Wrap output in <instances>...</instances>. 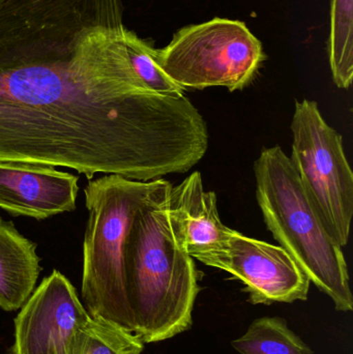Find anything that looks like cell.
Masks as SVG:
<instances>
[{
    "label": "cell",
    "instance_id": "6da1fadb",
    "mask_svg": "<svg viewBox=\"0 0 353 354\" xmlns=\"http://www.w3.org/2000/svg\"><path fill=\"white\" fill-rule=\"evenodd\" d=\"M122 15V0H0V161L151 181L202 160L207 122L141 82Z\"/></svg>",
    "mask_w": 353,
    "mask_h": 354
},
{
    "label": "cell",
    "instance_id": "7a4b0ae2",
    "mask_svg": "<svg viewBox=\"0 0 353 354\" xmlns=\"http://www.w3.org/2000/svg\"><path fill=\"white\" fill-rule=\"evenodd\" d=\"M168 183L135 214L124 249L126 297L134 334L143 343L173 338L192 328L202 274L176 243L168 220Z\"/></svg>",
    "mask_w": 353,
    "mask_h": 354
},
{
    "label": "cell",
    "instance_id": "3957f363",
    "mask_svg": "<svg viewBox=\"0 0 353 354\" xmlns=\"http://www.w3.org/2000/svg\"><path fill=\"white\" fill-rule=\"evenodd\" d=\"M256 199L274 239L336 310L350 312L353 299L341 245L330 235L281 147L263 149L254 163Z\"/></svg>",
    "mask_w": 353,
    "mask_h": 354
},
{
    "label": "cell",
    "instance_id": "277c9868",
    "mask_svg": "<svg viewBox=\"0 0 353 354\" xmlns=\"http://www.w3.org/2000/svg\"><path fill=\"white\" fill-rule=\"evenodd\" d=\"M168 183L107 174L87 183L81 295L91 317L104 318L134 333L124 281V241L136 212Z\"/></svg>",
    "mask_w": 353,
    "mask_h": 354
},
{
    "label": "cell",
    "instance_id": "5b68a950",
    "mask_svg": "<svg viewBox=\"0 0 353 354\" xmlns=\"http://www.w3.org/2000/svg\"><path fill=\"white\" fill-rule=\"evenodd\" d=\"M155 62L182 88L248 86L267 59L261 41L242 21L213 18L180 29Z\"/></svg>",
    "mask_w": 353,
    "mask_h": 354
},
{
    "label": "cell",
    "instance_id": "8992f818",
    "mask_svg": "<svg viewBox=\"0 0 353 354\" xmlns=\"http://www.w3.org/2000/svg\"><path fill=\"white\" fill-rule=\"evenodd\" d=\"M292 132V167L327 232L344 247L353 216V172L342 135L325 122L318 104L307 99L296 102Z\"/></svg>",
    "mask_w": 353,
    "mask_h": 354
},
{
    "label": "cell",
    "instance_id": "52a82bcc",
    "mask_svg": "<svg viewBox=\"0 0 353 354\" xmlns=\"http://www.w3.org/2000/svg\"><path fill=\"white\" fill-rule=\"evenodd\" d=\"M90 315L75 287L54 270L15 318L10 354H81Z\"/></svg>",
    "mask_w": 353,
    "mask_h": 354
},
{
    "label": "cell",
    "instance_id": "ba28073f",
    "mask_svg": "<svg viewBox=\"0 0 353 354\" xmlns=\"http://www.w3.org/2000/svg\"><path fill=\"white\" fill-rule=\"evenodd\" d=\"M203 264L225 270L240 281L253 305L292 304L308 299L310 280L283 248L236 230L227 248Z\"/></svg>",
    "mask_w": 353,
    "mask_h": 354
},
{
    "label": "cell",
    "instance_id": "9c48e42d",
    "mask_svg": "<svg viewBox=\"0 0 353 354\" xmlns=\"http://www.w3.org/2000/svg\"><path fill=\"white\" fill-rule=\"evenodd\" d=\"M79 177L29 162L0 161V208L45 220L76 208Z\"/></svg>",
    "mask_w": 353,
    "mask_h": 354
},
{
    "label": "cell",
    "instance_id": "30bf717a",
    "mask_svg": "<svg viewBox=\"0 0 353 354\" xmlns=\"http://www.w3.org/2000/svg\"><path fill=\"white\" fill-rule=\"evenodd\" d=\"M168 220L176 243L201 263L227 248L234 231L222 222L217 196L215 192L205 191L198 171L172 187Z\"/></svg>",
    "mask_w": 353,
    "mask_h": 354
},
{
    "label": "cell",
    "instance_id": "8fae6325",
    "mask_svg": "<svg viewBox=\"0 0 353 354\" xmlns=\"http://www.w3.org/2000/svg\"><path fill=\"white\" fill-rule=\"evenodd\" d=\"M37 243L0 218V308L17 311L35 290L41 268Z\"/></svg>",
    "mask_w": 353,
    "mask_h": 354
},
{
    "label": "cell",
    "instance_id": "7c38bea8",
    "mask_svg": "<svg viewBox=\"0 0 353 354\" xmlns=\"http://www.w3.org/2000/svg\"><path fill=\"white\" fill-rule=\"evenodd\" d=\"M231 345L240 354H314L280 317L254 320L246 334Z\"/></svg>",
    "mask_w": 353,
    "mask_h": 354
},
{
    "label": "cell",
    "instance_id": "4fadbf2b",
    "mask_svg": "<svg viewBox=\"0 0 353 354\" xmlns=\"http://www.w3.org/2000/svg\"><path fill=\"white\" fill-rule=\"evenodd\" d=\"M334 82L348 89L353 79V0H332L329 44Z\"/></svg>",
    "mask_w": 353,
    "mask_h": 354
},
{
    "label": "cell",
    "instance_id": "5bb4252c",
    "mask_svg": "<svg viewBox=\"0 0 353 354\" xmlns=\"http://www.w3.org/2000/svg\"><path fill=\"white\" fill-rule=\"evenodd\" d=\"M124 43L131 66L141 82L153 93L169 97L184 95V89L174 82L155 62V48L134 31L124 28Z\"/></svg>",
    "mask_w": 353,
    "mask_h": 354
},
{
    "label": "cell",
    "instance_id": "9a60e30c",
    "mask_svg": "<svg viewBox=\"0 0 353 354\" xmlns=\"http://www.w3.org/2000/svg\"><path fill=\"white\" fill-rule=\"evenodd\" d=\"M144 343L104 318H89L81 354H142Z\"/></svg>",
    "mask_w": 353,
    "mask_h": 354
}]
</instances>
